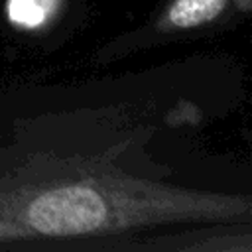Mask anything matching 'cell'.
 I'll list each match as a JSON object with an SVG mask.
<instances>
[{
  "instance_id": "7a4b0ae2",
  "label": "cell",
  "mask_w": 252,
  "mask_h": 252,
  "mask_svg": "<svg viewBox=\"0 0 252 252\" xmlns=\"http://www.w3.org/2000/svg\"><path fill=\"white\" fill-rule=\"evenodd\" d=\"M226 0H175L169 8V22L177 28H193L219 16Z\"/></svg>"
},
{
  "instance_id": "6da1fadb",
  "label": "cell",
  "mask_w": 252,
  "mask_h": 252,
  "mask_svg": "<svg viewBox=\"0 0 252 252\" xmlns=\"http://www.w3.org/2000/svg\"><path fill=\"white\" fill-rule=\"evenodd\" d=\"M108 217L104 199L89 187L53 189L30 203L28 222L41 234H85Z\"/></svg>"
},
{
  "instance_id": "3957f363",
  "label": "cell",
  "mask_w": 252,
  "mask_h": 252,
  "mask_svg": "<svg viewBox=\"0 0 252 252\" xmlns=\"http://www.w3.org/2000/svg\"><path fill=\"white\" fill-rule=\"evenodd\" d=\"M59 0H8V18L22 28L41 26L57 8Z\"/></svg>"
}]
</instances>
